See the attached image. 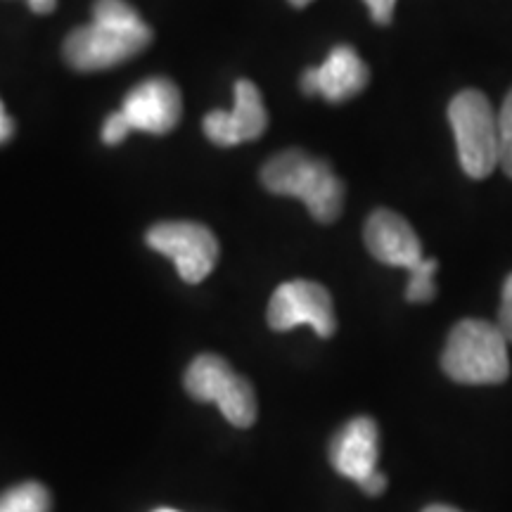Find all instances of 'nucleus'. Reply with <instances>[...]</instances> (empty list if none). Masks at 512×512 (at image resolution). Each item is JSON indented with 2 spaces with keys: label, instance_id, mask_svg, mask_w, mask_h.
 Listing matches in <instances>:
<instances>
[{
  "label": "nucleus",
  "instance_id": "obj_1",
  "mask_svg": "<svg viewBox=\"0 0 512 512\" xmlns=\"http://www.w3.org/2000/svg\"><path fill=\"white\" fill-rule=\"evenodd\" d=\"M261 183L273 195L297 197L318 223H332L344 209V183L323 159L304 150H285L268 159L261 169Z\"/></svg>",
  "mask_w": 512,
  "mask_h": 512
},
{
  "label": "nucleus",
  "instance_id": "obj_2",
  "mask_svg": "<svg viewBox=\"0 0 512 512\" xmlns=\"http://www.w3.org/2000/svg\"><path fill=\"white\" fill-rule=\"evenodd\" d=\"M441 370L458 384H501L510 375L508 339L496 323L465 318L448 332Z\"/></svg>",
  "mask_w": 512,
  "mask_h": 512
},
{
  "label": "nucleus",
  "instance_id": "obj_3",
  "mask_svg": "<svg viewBox=\"0 0 512 512\" xmlns=\"http://www.w3.org/2000/svg\"><path fill=\"white\" fill-rule=\"evenodd\" d=\"M458 159L470 178H489L498 169L501 145H498V112L482 91L467 88L448 105Z\"/></svg>",
  "mask_w": 512,
  "mask_h": 512
},
{
  "label": "nucleus",
  "instance_id": "obj_4",
  "mask_svg": "<svg viewBox=\"0 0 512 512\" xmlns=\"http://www.w3.org/2000/svg\"><path fill=\"white\" fill-rule=\"evenodd\" d=\"M185 389L195 401L216 403L233 427H252L256 420V396L252 384L228 366L226 358L202 354L185 370Z\"/></svg>",
  "mask_w": 512,
  "mask_h": 512
},
{
  "label": "nucleus",
  "instance_id": "obj_5",
  "mask_svg": "<svg viewBox=\"0 0 512 512\" xmlns=\"http://www.w3.org/2000/svg\"><path fill=\"white\" fill-rule=\"evenodd\" d=\"M152 31L145 22L121 27V24L95 22L74 29L64 41V60L76 72H102L131 60L150 46Z\"/></svg>",
  "mask_w": 512,
  "mask_h": 512
},
{
  "label": "nucleus",
  "instance_id": "obj_6",
  "mask_svg": "<svg viewBox=\"0 0 512 512\" xmlns=\"http://www.w3.org/2000/svg\"><path fill=\"white\" fill-rule=\"evenodd\" d=\"M147 245L169 256L185 283H202L219 261V242L202 223L164 221L147 230Z\"/></svg>",
  "mask_w": 512,
  "mask_h": 512
},
{
  "label": "nucleus",
  "instance_id": "obj_7",
  "mask_svg": "<svg viewBox=\"0 0 512 512\" xmlns=\"http://www.w3.org/2000/svg\"><path fill=\"white\" fill-rule=\"evenodd\" d=\"M268 325L275 332H287L309 325L320 337L337 332V316L330 292L313 280H290L273 292L268 302Z\"/></svg>",
  "mask_w": 512,
  "mask_h": 512
},
{
  "label": "nucleus",
  "instance_id": "obj_8",
  "mask_svg": "<svg viewBox=\"0 0 512 512\" xmlns=\"http://www.w3.org/2000/svg\"><path fill=\"white\" fill-rule=\"evenodd\" d=\"M268 126V114L261 91L252 81L240 79L235 83L233 110H214L204 119V133L214 145L233 147L249 143L264 136Z\"/></svg>",
  "mask_w": 512,
  "mask_h": 512
},
{
  "label": "nucleus",
  "instance_id": "obj_9",
  "mask_svg": "<svg viewBox=\"0 0 512 512\" xmlns=\"http://www.w3.org/2000/svg\"><path fill=\"white\" fill-rule=\"evenodd\" d=\"M121 112H124V117L133 131L164 136V133L174 131L178 121H181V91L176 88V83L162 79V76H155V79L138 83L126 95Z\"/></svg>",
  "mask_w": 512,
  "mask_h": 512
},
{
  "label": "nucleus",
  "instance_id": "obj_10",
  "mask_svg": "<svg viewBox=\"0 0 512 512\" xmlns=\"http://www.w3.org/2000/svg\"><path fill=\"white\" fill-rule=\"evenodd\" d=\"M368 81L370 72L361 55L351 46H337L320 67H311L302 74V91L320 95L328 102H344L356 98Z\"/></svg>",
  "mask_w": 512,
  "mask_h": 512
},
{
  "label": "nucleus",
  "instance_id": "obj_11",
  "mask_svg": "<svg viewBox=\"0 0 512 512\" xmlns=\"http://www.w3.org/2000/svg\"><path fill=\"white\" fill-rule=\"evenodd\" d=\"M377 460H380V430L373 418L361 415V418L349 420L332 437L330 463L337 475L361 484L377 472Z\"/></svg>",
  "mask_w": 512,
  "mask_h": 512
},
{
  "label": "nucleus",
  "instance_id": "obj_12",
  "mask_svg": "<svg viewBox=\"0 0 512 512\" xmlns=\"http://www.w3.org/2000/svg\"><path fill=\"white\" fill-rule=\"evenodd\" d=\"M363 240H366L368 252L387 266H399L408 271L422 259L420 238L411 223L396 211H373L363 228Z\"/></svg>",
  "mask_w": 512,
  "mask_h": 512
},
{
  "label": "nucleus",
  "instance_id": "obj_13",
  "mask_svg": "<svg viewBox=\"0 0 512 512\" xmlns=\"http://www.w3.org/2000/svg\"><path fill=\"white\" fill-rule=\"evenodd\" d=\"M50 491L38 482H24L0 494V512H50Z\"/></svg>",
  "mask_w": 512,
  "mask_h": 512
},
{
  "label": "nucleus",
  "instance_id": "obj_14",
  "mask_svg": "<svg viewBox=\"0 0 512 512\" xmlns=\"http://www.w3.org/2000/svg\"><path fill=\"white\" fill-rule=\"evenodd\" d=\"M437 259H422L413 268H408L411 278H408L406 299L413 304L432 302L437 297V285H434V273H437Z\"/></svg>",
  "mask_w": 512,
  "mask_h": 512
},
{
  "label": "nucleus",
  "instance_id": "obj_15",
  "mask_svg": "<svg viewBox=\"0 0 512 512\" xmlns=\"http://www.w3.org/2000/svg\"><path fill=\"white\" fill-rule=\"evenodd\" d=\"M498 145H501L498 169L512 178V91L505 95L503 107L498 110Z\"/></svg>",
  "mask_w": 512,
  "mask_h": 512
},
{
  "label": "nucleus",
  "instance_id": "obj_16",
  "mask_svg": "<svg viewBox=\"0 0 512 512\" xmlns=\"http://www.w3.org/2000/svg\"><path fill=\"white\" fill-rule=\"evenodd\" d=\"M133 128L128 124L124 112L117 110L112 112L110 117L105 119V124H102V143L107 145H119L121 140H126L128 133H131Z\"/></svg>",
  "mask_w": 512,
  "mask_h": 512
},
{
  "label": "nucleus",
  "instance_id": "obj_17",
  "mask_svg": "<svg viewBox=\"0 0 512 512\" xmlns=\"http://www.w3.org/2000/svg\"><path fill=\"white\" fill-rule=\"evenodd\" d=\"M496 325L501 328L505 339H508V344H512V273L508 275V280H505L503 285L501 309H498Z\"/></svg>",
  "mask_w": 512,
  "mask_h": 512
},
{
  "label": "nucleus",
  "instance_id": "obj_18",
  "mask_svg": "<svg viewBox=\"0 0 512 512\" xmlns=\"http://www.w3.org/2000/svg\"><path fill=\"white\" fill-rule=\"evenodd\" d=\"M363 3L368 5L373 22H377V24H389V22H392L396 0H363Z\"/></svg>",
  "mask_w": 512,
  "mask_h": 512
},
{
  "label": "nucleus",
  "instance_id": "obj_19",
  "mask_svg": "<svg viewBox=\"0 0 512 512\" xmlns=\"http://www.w3.org/2000/svg\"><path fill=\"white\" fill-rule=\"evenodd\" d=\"M358 486H361V491L366 496H382L384 489H387V477H384L382 472L377 470L366 479V482H361Z\"/></svg>",
  "mask_w": 512,
  "mask_h": 512
},
{
  "label": "nucleus",
  "instance_id": "obj_20",
  "mask_svg": "<svg viewBox=\"0 0 512 512\" xmlns=\"http://www.w3.org/2000/svg\"><path fill=\"white\" fill-rule=\"evenodd\" d=\"M12 133H15V121L8 117L3 102H0V145L8 143V140L12 138Z\"/></svg>",
  "mask_w": 512,
  "mask_h": 512
},
{
  "label": "nucleus",
  "instance_id": "obj_21",
  "mask_svg": "<svg viewBox=\"0 0 512 512\" xmlns=\"http://www.w3.org/2000/svg\"><path fill=\"white\" fill-rule=\"evenodd\" d=\"M29 8L36 12V15H48V12L55 10L57 0H27Z\"/></svg>",
  "mask_w": 512,
  "mask_h": 512
},
{
  "label": "nucleus",
  "instance_id": "obj_22",
  "mask_svg": "<svg viewBox=\"0 0 512 512\" xmlns=\"http://www.w3.org/2000/svg\"><path fill=\"white\" fill-rule=\"evenodd\" d=\"M422 512H460L458 508H453V505H441V503H434V505H427Z\"/></svg>",
  "mask_w": 512,
  "mask_h": 512
},
{
  "label": "nucleus",
  "instance_id": "obj_23",
  "mask_svg": "<svg viewBox=\"0 0 512 512\" xmlns=\"http://www.w3.org/2000/svg\"><path fill=\"white\" fill-rule=\"evenodd\" d=\"M290 3L294 5V8H304V5H309L311 0H290Z\"/></svg>",
  "mask_w": 512,
  "mask_h": 512
},
{
  "label": "nucleus",
  "instance_id": "obj_24",
  "mask_svg": "<svg viewBox=\"0 0 512 512\" xmlns=\"http://www.w3.org/2000/svg\"><path fill=\"white\" fill-rule=\"evenodd\" d=\"M155 512H178V510H171V508H159V510H155Z\"/></svg>",
  "mask_w": 512,
  "mask_h": 512
}]
</instances>
